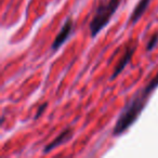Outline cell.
I'll return each instance as SVG.
<instances>
[{"label": "cell", "instance_id": "cell-6", "mask_svg": "<svg viewBox=\"0 0 158 158\" xmlns=\"http://www.w3.org/2000/svg\"><path fill=\"white\" fill-rule=\"evenodd\" d=\"M149 2H151V0H140V1H139V3L135 6L131 16H130V23H131V24H135V23L140 20L141 16L146 11Z\"/></svg>", "mask_w": 158, "mask_h": 158}, {"label": "cell", "instance_id": "cell-8", "mask_svg": "<svg viewBox=\"0 0 158 158\" xmlns=\"http://www.w3.org/2000/svg\"><path fill=\"white\" fill-rule=\"evenodd\" d=\"M47 105H48V103H44V104H42V105H40V107H39V110H38V112H37V114H36V116H35V119H37V118H39L40 116H41V114H42V112H44V110H46V107H47Z\"/></svg>", "mask_w": 158, "mask_h": 158}, {"label": "cell", "instance_id": "cell-3", "mask_svg": "<svg viewBox=\"0 0 158 158\" xmlns=\"http://www.w3.org/2000/svg\"><path fill=\"white\" fill-rule=\"evenodd\" d=\"M74 28V23H73L72 19H67L66 22L64 23V25L62 26L61 31L57 34V36L55 37L54 41L52 44V50H57L59 48H61V46L69 38L70 34Z\"/></svg>", "mask_w": 158, "mask_h": 158}, {"label": "cell", "instance_id": "cell-1", "mask_svg": "<svg viewBox=\"0 0 158 158\" xmlns=\"http://www.w3.org/2000/svg\"><path fill=\"white\" fill-rule=\"evenodd\" d=\"M158 87V74L154 77L151 81L146 85L143 89L136 92V94L130 100V102L123 107L119 115L118 120L116 121L114 129H113V135H120L128 128H130L135 120L139 118L142 110H144L148 97L154 90Z\"/></svg>", "mask_w": 158, "mask_h": 158}, {"label": "cell", "instance_id": "cell-4", "mask_svg": "<svg viewBox=\"0 0 158 158\" xmlns=\"http://www.w3.org/2000/svg\"><path fill=\"white\" fill-rule=\"evenodd\" d=\"M73 133H74V132H73L72 128H66V129L63 130V131H62L61 133H60L59 135H57L56 138L52 141V142L49 143V144L44 147V153H49L50 151L54 149L55 147L60 146L61 144H64L66 141H69V139L73 136Z\"/></svg>", "mask_w": 158, "mask_h": 158}, {"label": "cell", "instance_id": "cell-2", "mask_svg": "<svg viewBox=\"0 0 158 158\" xmlns=\"http://www.w3.org/2000/svg\"><path fill=\"white\" fill-rule=\"evenodd\" d=\"M120 3L121 0H106L97 8L94 16L90 23V31L92 37H95V35H98L102 28L107 25Z\"/></svg>", "mask_w": 158, "mask_h": 158}, {"label": "cell", "instance_id": "cell-7", "mask_svg": "<svg viewBox=\"0 0 158 158\" xmlns=\"http://www.w3.org/2000/svg\"><path fill=\"white\" fill-rule=\"evenodd\" d=\"M157 44H158V34H155V35L151 38V40L147 42V46H146L147 51H152L154 48H155V46Z\"/></svg>", "mask_w": 158, "mask_h": 158}, {"label": "cell", "instance_id": "cell-5", "mask_svg": "<svg viewBox=\"0 0 158 158\" xmlns=\"http://www.w3.org/2000/svg\"><path fill=\"white\" fill-rule=\"evenodd\" d=\"M134 50H135V46L129 47V48L127 49V51H126V52L123 53V57H121V60L119 61L118 65H117L116 67H115L114 74H113V76H112V79H115L117 76H118L119 74H120L121 72H123V69H125V67L128 65V63H129L130 59L132 57V54L134 53Z\"/></svg>", "mask_w": 158, "mask_h": 158}]
</instances>
